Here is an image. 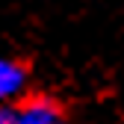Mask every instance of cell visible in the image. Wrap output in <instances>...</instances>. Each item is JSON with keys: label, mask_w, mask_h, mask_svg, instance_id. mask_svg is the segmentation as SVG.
Segmentation results:
<instances>
[{"label": "cell", "mask_w": 124, "mask_h": 124, "mask_svg": "<svg viewBox=\"0 0 124 124\" xmlns=\"http://www.w3.org/2000/svg\"><path fill=\"white\" fill-rule=\"evenodd\" d=\"M59 121H62L59 103L44 98V95H39V98H30V101L15 106L9 124H59Z\"/></svg>", "instance_id": "6da1fadb"}, {"label": "cell", "mask_w": 124, "mask_h": 124, "mask_svg": "<svg viewBox=\"0 0 124 124\" xmlns=\"http://www.w3.org/2000/svg\"><path fill=\"white\" fill-rule=\"evenodd\" d=\"M24 89H27V68L18 59L0 56V106H15Z\"/></svg>", "instance_id": "7a4b0ae2"}, {"label": "cell", "mask_w": 124, "mask_h": 124, "mask_svg": "<svg viewBox=\"0 0 124 124\" xmlns=\"http://www.w3.org/2000/svg\"><path fill=\"white\" fill-rule=\"evenodd\" d=\"M12 109H15V106H0V124H9L12 121Z\"/></svg>", "instance_id": "3957f363"}, {"label": "cell", "mask_w": 124, "mask_h": 124, "mask_svg": "<svg viewBox=\"0 0 124 124\" xmlns=\"http://www.w3.org/2000/svg\"><path fill=\"white\" fill-rule=\"evenodd\" d=\"M59 124H65V121H59Z\"/></svg>", "instance_id": "277c9868"}]
</instances>
